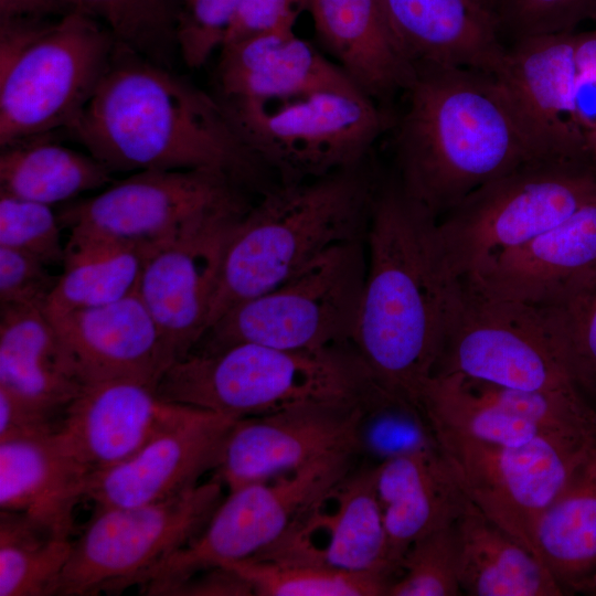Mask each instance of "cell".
Instances as JSON below:
<instances>
[{"label":"cell","instance_id":"48","mask_svg":"<svg viewBox=\"0 0 596 596\" xmlns=\"http://www.w3.org/2000/svg\"><path fill=\"white\" fill-rule=\"evenodd\" d=\"M51 19H0V74L52 24Z\"/></svg>","mask_w":596,"mask_h":596},{"label":"cell","instance_id":"38","mask_svg":"<svg viewBox=\"0 0 596 596\" xmlns=\"http://www.w3.org/2000/svg\"><path fill=\"white\" fill-rule=\"evenodd\" d=\"M540 309L564 371L596 408V277L565 301Z\"/></svg>","mask_w":596,"mask_h":596},{"label":"cell","instance_id":"15","mask_svg":"<svg viewBox=\"0 0 596 596\" xmlns=\"http://www.w3.org/2000/svg\"><path fill=\"white\" fill-rule=\"evenodd\" d=\"M359 401L305 404L237 418L223 443L214 477L232 491L292 473L321 459L355 456Z\"/></svg>","mask_w":596,"mask_h":596},{"label":"cell","instance_id":"50","mask_svg":"<svg viewBox=\"0 0 596 596\" xmlns=\"http://www.w3.org/2000/svg\"><path fill=\"white\" fill-rule=\"evenodd\" d=\"M485 8L493 12L500 20V14L509 0H477Z\"/></svg>","mask_w":596,"mask_h":596},{"label":"cell","instance_id":"8","mask_svg":"<svg viewBox=\"0 0 596 596\" xmlns=\"http://www.w3.org/2000/svg\"><path fill=\"white\" fill-rule=\"evenodd\" d=\"M365 274L363 240L339 243L273 289L228 309L200 342L204 349L238 342L288 350L351 345Z\"/></svg>","mask_w":596,"mask_h":596},{"label":"cell","instance_id":"10","mask_svg":"<svg viewBox=\"0 0 596 596\" xmlns=\"http://www.w3.org/2000/svg\"><path fill=\"white\" fill-rule=\"evenodd\" d=\"M97 20L68 12L0 74V146L66 131L81 116L116 47Z\"/></svg>","mask_w":596,"mask_h":596},{"label":"cell","instance_id":"41","mask_svg":"<svg viewBox=\"0 0 596 596\" xmlns=\"http://www.w3.org/2000/svg\"><path fill=\"white\" fill-rule=\"evenodd\" d=\"M243 0H180L178 52L189 68H200L222 49Z\"/></svg>","mask_w":596,"mask_h":596},{"label":"cell","instance_id":"49","mask_svg":"<svg viewBox=\"0 0 596 596\" xmlns=\"http://www.w3.org/2000/svg\"><path fill=\"white\" fill-rule=\"evenodd\" d=\"M66 13L60 0H0V19H51Z\"/></svg>","mask_w":596,"mask_h":596},{"label":"cell","instance_id":"20","mask_svg":"<svg viewBox=\"0 0 596 596\" xmlns=\"http://www.w3.org/2000/svg\"><path fill=\"white\" fill-rule=\"evenodd\" d=\"M157 385L135 379L87 384L65 407L55 437L91 473L118 465L188 414Z\"/></svg>","mask_w":596,"mask_h":596},{"label":"cell","instance_id":"23","mask_svg":"<svg viewBox=\"0 0 596 596\" xmlns=\"http://www.w3.org/2000/svg\"><path fill=\"white\" fill-rule=\"evenodd\" d=\"M389 29L414 71L427 66L494 74L507 45L499 18L477 0H379Z\"/></svg>","mask_w":596,"mask_h":596},{"label":"cell","instance_id":"19","mask_svg":"<svg viewBox=\"0 0 596 596\" xmlns=\"http://www.w3.org/2000/svg\"><path fill=\"white\" fill-rule=\"evenodd\" d=\"M237 418L191 407L185 416L136 454L89 475L85 498L96 508L162 501L199 485L214 470L225 437Z\"/></svg>","mask_w":596,"mask_h":596},{"label":"cell","instance_id":"44","mask_svg":"<svg viewBox=\"0 0 596 596\" xmlns=\"http://www.w3.org/2000/svg\"><path fill=\"white\" fill-rule=\"evenodd\" d=\"M574 113L589 158L596 162V29L574 39Z\"/></svg>","mask_w":596,"mask_h":596},{"label":"cell","instance_id":"34","mask_svg":"<svg viewBox=\"0 0 596 596\" xmlns=\"http://www.w3.org/2000/svg\"><path fill=\"white\" fill-rule=\"evenodd\" d=\"M73 541L28 517L0 512V596H52Z\"/></svg>","mask_w":596,"mask_h":596},{"label":"cell","instance_id":"1","mask_svg":"<svg viewBox=\"0 0 596 596\" xmlns=\"http://www.w3.org/2000/svg\"><path fill=\"white\" fill-rule=\"evenodd\" d=\"M437 221L395 179L379 185L365 230L366 274L351 340L373 377L418 404L462 295Z\"/></svg>","mask_w":596,"mask_h":596},{"label":"cell","instance_id":"27","mask_svg":"<svg viewBox=\"0 0 596 596\" xmlns=\"http://www.w3.org/2000/svg\"><path fill=\"white\" fill-rule=\"evenodd\" d=\"M324 50L371 98L386 107L412 83L415 71L400 51L379 0H310Z\"/></svg>","mask_w":596,"mask_h":596},{"label":"cell","instance_id":"11","mask_svg":"<svg viewBox=\"0 0 596 596\" xmlns=\"http://www.w3.org/2000/svg\"><path fill=\"white\" fill-rule=\"evenodd\" d=\"M352 462L351 455L330 457L228 491L200 533L151 567L139 589L149 595L210 567L259 554L318 497L349 475Z\"/></svg>","mask_w":596,"mask_h":596},{"label":"cell","instance_id":"16","mask_svg":"<svg viewBox=\"0 0 596 596\" xmlns=\"http://www.w3.org/2000/svg\"><path fill=\"white\" fill-rule=\"evenodd\" d=\"M248 207L189 227L158 244L146 259L136 292L174 361L192 352L205 333L230 237Z\"/></svg>","mask_w":596,"mask_h":596},{"label":"cell","instance_id":"35","mask_svg":"<svg viewBox=\"0 0 596 596\" xmlns=\"http://www.w3.org/2000/svg\"><path fill=\"white\" fill-rule=\"evenodd\" d=\"M358 454L373 466L396 457L439 449L435 432L422 406L373 377L360 396Z\"/></svg>","mask_w":596,"mask_h":596},{"label":"cell","instance_id":"37","mask_svg":"<svg viewBox=\"0 0 596 596\" xmlns=\"http://www.w3.org/2000/svg\"><path fill=\"white\" fill-rule=\"evenodd\" d=\"M228 565L253 587L256 596H386L391 579L382 574L260 558Z\"/></svg>","mask_w":596,"mask_h":596},{"label":"cell","instance_id":"45","mask_svg":"<svg viewBox=\"0 0 596 596\" xmlns=\"http://www.w3.org/2000/svg\"><path fill=\"white\" fill-rule=\"evenodd\" d=\"M310 0H243L228 35L223 44L294 25Z\"/></svg>","mask_w":596,"mask_h":596},{"label":"cell","instance_id":"42","mask_svg":"<svg viewBox=\"0 0 596 596\" xmlns=\"http://www.w3.org/2000/svg\"><path fill=\"white\" fill-rule=\"evenodd\" d=\"M596 22V0H509L500 14L502 34L515 39L574 32Z\"/></svg>","mask_w":596,"mask_h":596},{"label":"cell","instance_id":"32","mask_svg":"<svg viewBox=\"0 0 596 596\" xmlns=\"http://www.w3.org/2000/svg\"><path fill=\"white\" fill-rule=\"evenodd\" d=\"M157 245L68 237L46 313L104 306L136 292L146 259Z\"/></svg>","mask_w":596,"mask_h":596},{"label":"cell","instance_id":"24","mask_svg":"<svg viewBox=\"0 0 596 596\" xmlns=\"http://www.w3.org/2000/svg\"><path fill=\"white\" fill-rule=\"evenodd\" d=\"M215 77L216 97L222 102H266L320 91L361 89L334 61L294 29L263 32L225 44Z\"/></svg>","mask_w":596,"mask_h":596},{"label":"cell","instance_id":"29","mask_svg":"<svg viewBox=\"0 0 596 596\" xmlns=\"http://www.w3.org/2000/svg\"><path fill=\"white\" fill-rule=\"evenodd\" d=\"M533 545L564 595H596V447L539 518Z\"/></svg>","mask_w":596,"mask_h":596},{"label":"cell","instance_id":"3","mask_svg":"<svg viewBox=\"0 0 596 596\" xmlns=\"http://www.w3.org/2000/svg\"><path fill=\"white\" fill-rule=\"evenodd\" d=\"M393 121L394 178L439 220L467 195L540 157L497 78L464 67L415 70Z\"/></svg>","mask_w":596,"mask_h":596},{"label":"cell","instance_id":"17","mask_svg":"<svg viewBox=\"0 0 596 596\" xmlns=\"http://www.w3.org/2000/svg\"><path fill=\"white\" fill-rule=\"evenodd\" d=\"M251 558L376 573L392 582L373 466L329 488L274 544Z\"/></svg>","mask_w":596,"mask_h":596},{"label":"cell","instance_id":"43","mask_svg":"<svg viewBox=\"0 0 596 596\" xmlns=\"http://www.w3.org/2000/svg\"><path fill=\"white\" fill-rule=\"evenodd\" d=\"M57 278L38 258L0 246V308L45 309Z\"/></svg>","mask_w":596,"mask_h":596},{"label":"cell","instance_id":"7","mask_svg":"<svg viewBox=\"0 0 596 596\" xmlns=\"http://www.w3.org/2000/svg\"><path fill=\"white\" fill-rule=\"evenodd\" d=\"M596 199V163L536 159L476 189L437 221L450 270L464 278Z\"/></svg>","mask_w":596,"mask_h":596},{"label":"cell","instance_id":"2","mask_svg":"<svg viewBox=\"0 0 596 596\" xmlns=\"http://www.w3.org/2000/svg\"><path fill=\"white\" fill-rule=\"evenodd\" d=\"M65 132L111 173L206 170L243 185L265 169L216 96L118 43Z\"/></svg>","mask_w":596,"mask_h":596},{"label":"cell","instance_id":"40","mask_svg":"<svg viewBox=\"0 0 596 596\" xmlns=\"http://www.w3.org/2000/svg\"><path fill=\"white\" fill-rule=\"evenodd\" d=\"M61 226L51 205L0 192V246L31 255L47 266L63 264Z\"/></svg>","mask_w":596,"mask_h":596},{"label":"cell","instance_id":"26","mask_svg":"<svg viewBox=\"0 0 596 596\" xmlns=\"http://www.w3.org/2000/svg\"><path fill=\"white\" fill-rule=\"evenodd\" d=\"M89 470L55 433L0 440V508L21 513L53 533L70 538L74 510L85 498Z\"/></svg>","mask_w":596,"mask_h":596},{"label":"cell","instance_id":"30","mask_svg":"<svg viewBox=\"0 0 596 596\" xmlns=\"http://www.w3.org/2000/svg\"><path fill=\"white\" fill-rule=\"evenodd\" d=\"M458 581L471 596H562L543 562L473 504L455 524Z\"/></svg>","mask_w":596,"mask_h":596},{"label":"cell","instance_id":"28","mask_svg":"<svg viewBox=\"0 0 596 596\" xmlns=\"http://www.w3.org/2000/svg\"><path fill=\"white\" fill-rule=\"evenodd\" d=\"M84 386L45 309L0 308V389L62 416Z\"/></svg>","mask_w":596,"mask_h":596},{"label":"cell","instance_id":"14","mask_svg":"<svg viewBox=\"0 0 596 596\" xmlns=\"http://www.w3.org/2000/svg\"><path fill=\"white\" fill-rule=\"evenodd\" d=\"M436 373L521 391L578 392L554 351L540 308L490 298L464 283Z\"/></svg>","mask_w":596,"mask_h":596},{"label":"cell","instance_id":"21","mask_svg":"<svg viewBox=\"0 0 596 596\" xmlns=\"http://www.w3.org/2000/svg\"><path fill=\"white\" fill-rule=\"evenodd\" d=\"M596 277V199L520 247L485 260L462 283L480 295L556 306Z\"/></svg>","mask_w":596,"mask_h":596},{"label":"cell","instance_id":"22","mask_svg":"<svg viewBox=\"0 0 596 596\" xmlns=\"http://www.w3.org/2000/svg\"><path fill=\"white\" fill-rule=\"evenodd\" d=\"M50 317L84 385L113 379L158 385L174 362L137 292L108 305Z\"/></svg>","mask_w":596,"mask_h":596},{"label":"cell","instance_id":"36","mask_svg":"<svg viewBox=\"0 0 596 596\" xmlns=\"http://www.w3.org/2000/svg\"><path fill=\"white\" fill-rule=\"evenodd\" d=\"M68 12L102 21L116 42L171 68L180 0H60Z\"/></svg>","mask_w":596,"mask_h":596},{"label":"cell","instance_id":"25","mask_svg":"<svg viewBox=\"0 0 596 596\" xmlns=\"http://www.w3.org/2000/svg\"><path fill=\"white\" fill-rule=\"evenodd\" d=\"M373 472L395 577L414 542L456 524L472 503L440 448L393 458L373 466Z\"/></svg>","mask_w":596,"mask_h":596},{"label":"cell","instance_id":"12","mask_svg":"<svg viewBox=\"0 0 596 596\" xmlns=\"http://www.w3.org/2000/svg\"><path fill=\"white\" fill-rule=\"evenodd\" d=\"M434 432L470 502L535 555L539 518L596 447V441L552 438L512 447Z\"/></svg>","mask_w":596,"mask_h":596},{"label":"cell","instance_id":"13","mask_svg":"<svg viewBox=\"0 0 596 596\" xmlns=\"http://www.w3.org/2000/svg\"><path fill=\"white\" fill-rule=\"evenodd\" d=\"M242 184L206 170H142L58 214L70 237L157 245L222 212L251 204Z\"/></svg>","mask_w":596,"mask_h":596},{"label":"cell","instance_id":"33","mask_svg":"<svg viewBox=\"0 0 596 596\" xmlns=\"http://www.w3.org/2000/svg\"><path fill=\"white\" fill-rule=\"evenodd\" d=\"M419 404L434 430L512 447L544 438L557 439L479 397L464 384L458 374H433L422 389Z\"/></svg>","mask_w":596,"mask_h":596},{"label":"cell","instance_id":"18","mask_svg":"<svg viewBox=\"0 0 596 596\" xmlns=\"http://www.w3.org/2000/svg\"><path fill=\"white\" fill-rule=\"evenodd\" d=\"M574 39L575 31L515 39L493 76L540 157L596 163L575 120Z\"/></svg>","mask_w":596,"mask_h":596},{"label":"cell","instance_id":"39","mask_svg":"<svg viewBox=\"0 0 596 596\" xmlns=\"http://www.w3.org/2000/svg\"><path fill=\"white\" fill-rule=\"evenodd\" d=\"M458 554L455 524L434 531L405 552L386 596H457Z\"/></svg>","mask_w":596,"mask_h":596},{"label":"cell","instance_id":"9","mask_svg":"<svg viewBox=\"0 0 596 596\" xmlns=\"http://www.w3.org/2000/svg\"><path fill=\"white\" fill-rule=\"evenodd\" d=\"M223 486L213 477L162 501L96 508L73 542L54 595L119 594L137 586L151 567L200 533L223 500Z\"/></svg>","mask_w":596,"mask_h":596},{"label":"cell","instance_id":"6","mask_svg":"<svg viewBox=\"0 0 596 596\" xmlns=\"http://www.w3.org/2000/svg\"><path fill=\"white\" fill-rule=\"evenodd\" d=\"M220 102L248 150L280 182L315 179L365 161L394 121L386 107L359 88Z\"/></svg>","mask_w":596,"mask_h":596},{"label":"cell","instance_id":"31","mask_svg":"<svg viewBox=\"0 0 596 596\" xmlns=\"http://www.w3.org/2000/svg\"><path fill=\"white\" fill-rule=\"evenodd\" d=\"M56 132L0 146V192L52 206L111 183V172L103 163L63 146Z\"/></svg>","mask_w":596,"mask_h":596},{"label":"cell","instance_id":"46","mask_svg":"<svg viewBox=\"0 0 596 596\" xmlns=\"http://www.w3.org/2000/svg\"><path fill=\"white\" fill-rule=\"evenodd\" d=\"M60 419L0 389V440L54 434Z\"/></svg>","mask_w":596,"mask_h":596},{"label":"cell","instance_id":"47","mask_svg":"<svg viewBox=\"0 0 596 596\" xmlns=\"http://www.w3.org/2000/svg\"><path fill=\"white\" fill-rule=\"evenodd\" d=\"M163 596H252V585L228 565L201 571L188 578L156 589Z\"/></svg>","mask_w":596,"mask_h":596},{"label":"cell","instance_id":"5","mask_svg":"<svg viewBox=\"0 0 596 596\" xmlns=\"http://www.w3.org/2000/svg\"><path fill=\"white\" fill-rule=\"evenodd\" d=\"M369 376L351 345L288 350L238 342L174 361L157 391L169 402L243 418L305 404L356 403Z\"/></svg>","mask_w":596,"mask_h":596},{"label":"cell","instance_id":"4","mask_svg":"<svg viewBox=\"0 0 596 596\" xmlns=\"http://www.w3.org/2000/svg\"><path fill=\"white\" fill-rule=\"evenodd\" d=\"M379 185L365 160L268 188L233 228L205 332L228 309L278 286L328 248L362 238Z\"/></svg>","mask_w":596,"mask_h":596}]
</instances>
